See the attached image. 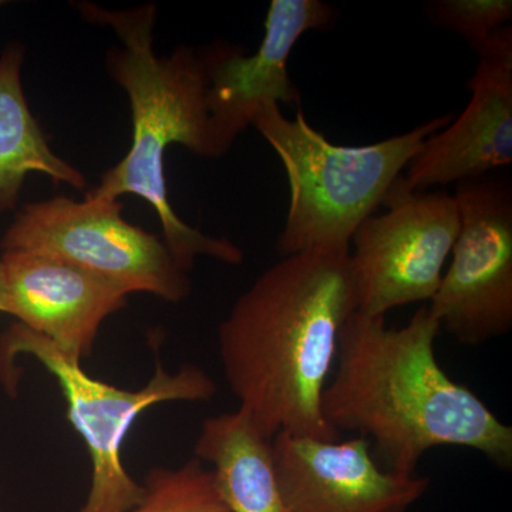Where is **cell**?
Returning a JSON list of instances; mask_svg holds the SVG:
<instances>
[{
  "label": "cell",
  "mask_w": 512,
  "mask_h": 512,
  "mask_svg": "<svg viewBox=\"0 0 512 512\" xmlns=\"http://www.w3.org/2000/svg\"><path fill=\"white\" fill-rule=\"evenodd\" d=\"M350 251L284 256L232 305L218 352L238 409L278 434L339 440L322 413L340 332L356 312Z\"/></svg>",
  "instance_id": "6da1fadb"
},
{
  "label": "cell",
  "mask_w": 512,
  "mask_h": 512,
  "mask_svg": "<svg viewBox=\"0 0 512 512\" xmlns=\"http://www.w3.org/2000/svg\"><path fill=\"white\" fill-rule=\"evenodd\" d=\"M440 323L421 306L402 328L353 312L340 332L335 373L322 396L333 430L373 443L383 468L412 476L427 451L463 447L512 467V427L440 366Z\"/></svg>",
  "instance_id": "7a4b0ae2"
},
{
  "label": "cell",
  "mask_w": 512,
  "mask_h": 512,
  "mask_svg": "<svg viewBox=\"0 0 512 512\" xmlns=\"http://www.w3.org/2000/svg\"><path fill=\"white\" fill-rule=\"evenodd\" d=\"M90 22L109 26L121 42L107 55V72L130 101L133 137L119 163L109 168L99 185L86 192L97 200L136 195L156 211L163 239L185 271L198 256L229 265L244 261V252L225 238L210 237L191 227L175 212L165 178L168 147L183 146L194 156L218 158L207 109V64L204 53L180 46L167 56L154 49L156 5L106 9L96 3H76Z\"/></svg>",
  "instance_id": "3957f363"
},
{
  "label": "cell",
  "mask_w": 512,
  "mask_h": 512,
  "mask_svg": "<svg viewBox=\"0 0 512 512\" xmlns=\"http://www.w3.org/2000/svg\"><path fill=\"white\" fill-rule=\"evenodd\" d=\"M453 120V113L444 114L399 136L349 147L315 130L302 107L291 120L279 104H266L252 126L274 148L288 178V214L276 242L282 258L350 251L356 229L383 205L426 141Z\"/></svg>",
  "instance_id": "277c9868"
},
{
  "label": "cell",
  "mask_w": 512,
  "mask_h": 512,
  "mask_svg": "<svg viewBox=\"0 0 512 512\" xmlns=\"http://www.w3.org/2000/svg\"><path fill=\"white\" fill-rule=\"evenodd\" d=\"M35 357L55 377L67 404V420L80 434L92 463L89 494L76 512H128L143 497L124 467L123 444L138 417L157 404L207 402L217 384L202 367L185 363L171 373L157 362L156 373L137 390L120 389L94 379L80 360L67 356L45 336L16 322L0 336V379L10 393L16 392L15 357Z\"/></svg>",
  "instance_id": "5b68a950"
},
{
  "label": "cell",
  "mask_w": 512,
  "mask_h": 512,
  "mask_svg": "<svg viewBox=\"0 0 512 512\" xmlns=\"http://www.w3.org/2000/svg\"><path fill=\"white\" fill-rule=\"evenodd\" d=\"M0 248L69 262L127 295L148 293L180 303L192 291L188 271L163 237L124 220L120 200L57 195L29 202L16 212Z\"/></svg>",
  "instance_id": "8992f818"
},
{
  "label": "cell",
  "mask_w": 512,
  "mask_h": 512,
  "mask_svg": "<svg viewBox=\"0 0 512 512\" xmlns=\"http://www.w3.org/2000/svg\"><path fill=\"white\" fill-rule=\"evenodd\" d=\"M399 178L384 198L387 211L363 221L350 244L356 312L373 318L430 302L460 231L454 195L407 191Z\"/></svg>",
  "instance_id": "52a82bcc"
},
{
  "label": "cell",
  "mask_w": 512,
  "mask_h": 512,
  "mask_svg": "<svg viewBox=\"0 0 512 512\" xmlns=\"http://www.w3.org/2000/svg\"><path fill=\"white\" fill-rule=\"evenodd\" d=\"M460 231L430 315L457 342L478 346L512 329V184L504 174L461 181Z\"/></svg>",
  "instance_id": "ba28073f"
},
{
  "label": "cell",
  "mask_w": 512,
  "mask_h": 512,
  "mask_svg": "<svg viewBox=\"0 0 512 512\" xmlns=\"http://www.w3.org/2000/svg\"><path fill=\"white\" fill-rule=\"evenodd\" d=\"M336 20V9L320 0H272L264 37L254 55H244L224 43L202 52L207 64L208 116L218 158L231 150L266 104L301 107V92L289 73L293 47L305 33L333 28Z\"/></svg>",
  "instance_id": "9c48e42d"
},
{
  "label": "cell",
  "mask_w": 512,
  "mask_h": 512,
  "mask_svg": "<svg viewBox=\"0 0 512 512\" xmlns=\"http://www.w3.org/2000/svg\"><path fill=\"white\" fill-rule=\"evenodd\" d=\"M271 446L276 480L293 512H406L430 487L427 477L380 466L365 437L281 433Z\"/></svg>",
  "instance_id": "30bf717a"
},
{
  "label": "cell",
  "mask_w": 512,
  "mask_h": 512,
  "mask_svg": "<svg viewBox=\"0 0 512 512\" xmlns=\"http://www.w3.org/2000/svg\"><path fill=\"white\" fill-rule=\"evenodd\" d=\"M468 80L470 103L431 136L399 178L407 191H427L498 173L512 163V26L477 52Z\"/></svg>",
  "instance_id": "8fae6325"
},
{
  "label": "cell",
  "mask_w": 512,
  "mask_h": 512,
  "mask_svg": "<svg viewBox=\"0 0 512 512\" xmlns=\"http://www.w3.org/2000/svg\"><path fill=\"white\" fill-rule=\"evenodd\" d=\"M8 315L67 356L92 355L101 329L127 306V293L69 262L30 252H2Z\"/></svg>",
  "instance_id": "7c38bea8"
},
{
  "label": "cell",
  "mask_w": 512,
  "mask_h": 512,
  "mask_svg": "<svg viewBox=\"0 0 512 512\" xmlns=\"http://www.w3.org/2000/svg\"><path fill=\"white\" fill-rule=\"evenodd\" d=\"M271 441L239 409L202 423L195 458L210 464L229 512H293L276 480Z\"/></svg>",
  "instance_id": "4fadbf2b"
},
{
  "label": "cell",
  "mask_w": 512,
  "mask_h": 512,
  "mask_svg": "<svg viewBox=\"0 0 512 512\" xmlns=\"http://www.w3.org/2000/svg\"><path fill=\"white\" fill-rule=\"evenodd\" d=\"M25 50L10 45L0 55V212L15 211L30 173L47 175L55 184L87 188L82 171L57 156L23 90Z\"/></svg>",
  "instance_id": "5bb4252c"
},
{
  "label": "cell",
  "mask_w": 512,
  "mask_h": 512,
  "mask_svg": "<svg viewBox=\"0 0 512 512\" xmlns=\"http://www.w3.org/2000/svg\"><path fill=\"white\" fill-rule=\"evenodd\" d=\"M140 503L128 512H229L214 471L198 458L180 467H154Z\"/></svg>",
  "instance_id": "9a60e30c"
},
{
  "label": "cell",
  "mask_w": 512,
  "mask_h": 512,
  "mask_svg": "<svg viewBox=\"0 0 512 512\" xmlns=\"http://www.w3.org/2000/svg\"><path fill=\"white\" fill-rule=\"evenodd\" d=\"M427 19L437 28L460 36L478 52L498 32L511 26V0H431Z\"/></svg>",
  "instance_id": "2e32d148"
},
{
  "label": "cell",
  "mask_w": 512,
  "mask_h": 512,
  "mask_svg": "<svg viewBox=\"0 0 512 512\" xmlns=\"http://www.w3.org/2000/svg\"><path fill=\"white\" fill-rule=\"evenodd\" d=\"M0 312L8 313V291H6L5 274L0 264Z\"/></svg>",
  "instance_id": "e0dca14e"
},
{
  "label": "cell",
  "mask_w": 512,
  "mask_h": 512,
  "mask_svg": "<svg viewBox=\"0 0 512 512\" xmlns=\"http://www.w3.org/2000/svg\"><path fill=\"white\" fill-rule=\"evenodd\" d=\"M2 5H3V2H0V6H2Z\"/></svg>",
  "instance_id": "ac0fdd59"
}]
</instances>
